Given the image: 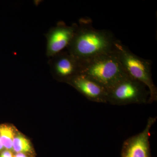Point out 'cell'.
<instances>
[{"label":"cell","mask_w":157,"mask_h":157,"mask_svg":"<svg viewBox=\"0 0 157 157\" xmlns=\"http://www.w3.org/2000/svg\"><path fill=\"white\" fill-rule=\"evenodd\" d=\"M118 40L111 31L94 28L90 19L82 18L67 48L80 61L115 50Z\"/></svg>","instance_id":"cell-1"},{"label":"cell","mask_w":157,"mask_h":157,"mask_svg":"<svg viewBox=\"0 0 157 157\" xmlns=\"http://www.w3.org/2000/svg\"><path fill=\"white\" fill-rule=\"evenodd\" d=\"M79 62L80 74L95 82L107 92L128 76L116 49Z\"/></svg>","instance_id":"cell-2"},{"label":"cell","mask_w":157,"mask_h":157,"mask_svg":"<svg viewBox=\"0 0 157 157\" xmlns=\"http://www.w3.org/2000/svg\"><path fill=\"white\" fill-rule=\"evenodd\" d=\"M116 49L123 68L132 78L142 82L150 92L149 104L157 101V88L152 78V62L137 56L118 40Z\"/></svg>","instance_id":"cell-3"},{"label":"cell","mask_w":157,"mask_h":157,"mask_svg":"<svg viewBox=\"0 0 157 157\" xmlns=\"http://www.w3.org/2000/svg\"><path fill=\"white\" fill-rule=\"evenodd\" d=\"M149 98L146 86L129 76L107 92V103L117 106L149 104Z\"/></svg>","instance_id":"cell-4"},{"label":"cell","mask_w":157,"mask_h":157,"mask_svg":"<svg viewBox=\"0 0 157 157\" xmlns=\"http://www.w3.org/2000/svg\"><path fill=\"white\" fill-rule=\"evenodd\" d=\"M156 120L157 117H149L142 132L124 141L121 157H151L149 142L150 130Z\"/></svg>","instance_id":"cell-5"},{"label":"cell","mask_w":157,"mask_h":157,"mask_svg":"<svg viewBox=\"0 0 157 157\" xmlns=\"http://www.w3.org/2000/svg\"><path fill=\"white\" fill-rule=\"evenodd\" d=\"M52 73L58 80L67 82L80 73L79 61L67 52L62 51L50 58Z\"/></svg>","instance_id":"cell-6"},{"label":"cell","mask_w":157,"mask_h":157,"mask_svg":"<svg viewBox=\"0 0 157 157\" xmlns=\"http://www.w3.org/2000/svg\"><path fill=\"white\" fill-rule=\"evenodd\" d=\"M77 26L76 24L68 26L64 23L60 22L49 30L45 36L47 40L46 56L48 57H52L67 47L73 39Z\"/></svg>","instance_id":"cell-7"},{"label":"cell","mask_w":157,"mask_h":157,"mask_svg":"<svg viewBox=\"0 0 157 157\" xmlns=\"http://www.w3.org/2000/svg\"><path fill=\"white\" fill-rule=\"evenodd\" d=\"M75 88L89 101L107 103V92L101 86L82 74L74 76L67 82Z\"/></svg>","instance_id":"cell-8"},{"label":"cell","mask_w":157,"mask_h":157,"mask_svg":"<svg viewBox=\"0 0 157 157\" xmlns=\"http://www.w3.org/2000/svg\"><path fill=\"white\" fill-rule=\"evenodd\" d=\"M12 151L14 153H23L32 157H36V152L30 140L19 131L17 132L13 140Z\"/></svg>","instance_id":"cell-9"},{"label":"cell","mask_w":157,"mask_h":157,"mask_svg":"<svg viewBox=\"0 0 157 157\" xmlns=\"http://www.w3.org/2000/svg\"><path fill=\"white\" fill-rule=\"evenodd\" d=\"M18 132L12 124H0V138L5 149L12 151L13 140Z\"/></svg>","instance_id":"cell-10"},{"label":"cell","mask_w":157,"mask_h":157,"mask_svg":"<svg viewBox=\"0 0 157 157\" xmlns=\"http://www.w3.org/2000/svg\"><path fill=\"white\" fill-rule=\"evenodd\" d=\"M14 155L12 151L5 149L0 152V157H14Z\"/></svg>","instance_id":"cell-11"},{"label":"cell","mask_w":157,"mask_h":157,"mask_svg":"<svg viewBox=\"0 0 157 157\" xmlns=\"http://www.w3.org/2000/svg\"><path fill=\"white\" fill-rule=\"evenodd\" d=\"M14 157H32L31 156L26 154L23 153H14Z\"/></svg>","instance_id":"cell-12"},{"label":"cell","mask_w":157,"mask_h":157,"mask_svg":"<svg viewBox=\"0 0 157 157\" xmlns=\"http://www.w3.org/2000/svg\"><path fill=\"white\" fill-rule=\"evenodd\" d=\"M4 146H3L2 143V140H1V138H0V152H1L2 151L5 150Z\"/></svg>","instance_id":"cell-13"}]
</instances>
